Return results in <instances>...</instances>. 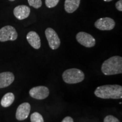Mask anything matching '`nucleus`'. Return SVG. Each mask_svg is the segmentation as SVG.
Segmentation results:
<instances>
[{
    "label": "nucleus",
    "instance_id": "412c9836",
    "mask_svg": "<svg viewBox=\"0 0 122 122\" xmlns=\"http://www.w3.org/2000/svg\"><path fill=\"white\" fill-rule=\"evenodd\" d=\"M103 1H105V2H110V1H112V0H103Z\"/></svg>",
    "mask_w": 122,
    "mask_h": 122
},
{
    "label": "nucleus",
    "instance_id": "aec40b11",
    "mask_svg": "<svg viewBox=\"0 0 122 122\" xmlns=\"http://www.w3.org/2000/svg\"><path fill=\"white\" fill-rule=\"evenodd\" d=\"M61 122H74L73 119L70 117H66L62 120Z\"/></svg>",
    "mask_w": 122,
    "mask_h": 122
},
{
    "label": "nucleus",
    "instance_id": "9d476101",
    "mask_svg": "<svg viewBox=\"0 0 122 122\" xmlns=\"http://www.w3.org/2000/svg\"><path fill=\"white\" fill-rule=\"evenodd\" d=\"M30 10L26 5H19L14 9V15L19 20H23L28 18L30 15Z\"/></svg>",
    "mask_w": 122,
    "mask_h": 122
},
{
    "label": "nucleus",
    "instance_id": "4468645a",
    "mask_svg": "<svg viewBox=\"0 0 122 122\" xmlns=\"http://www.w3.org/2000/svg\"><path fill=\"white\" fill-rule=\"evenodd\" d=\"M15 96L13 93L9 92L5 94L1 99V105L4 107H7L12 105L14 101Z\"/></svg>",
    "mask_w": 122,
    "mask_h": 122
},
{
    "label": "nucleus",
    "instance_id": "6e6552de",
    "mask_svg": "<svg viewBox=\"0 0 122 122\" xmlns=\"http://www.w3.org/2000/svg\"><path fill=\"white\" fill-rule=\"evenodd\" d=\"M94 25L100 30H110L115 27V22L112 18L108 17L101 18L96 21Z\"/></svg>",
    "mask_w": 122,
    "mask_h": 122
},
{
    "label": "nucleus",
    "instance_id": "ddd939ff",
    "mask_svg": "<svg viewBox=\"0 0 122 122\" xmlns=\"http://www.w3.org/2000/svg\"><path fill=\"white\" fill-rule=\"evenodd\" d=\"M80 0H65V10L68 13H72L79 7Z\"/></svg>",
    "mask_w": 122,
    "mask_h": 122
},
{
    "label": "nucleus",
    "instance_id": "39448f33",
    "mask_svg": "<svg viewBox=\"0 0 122 122\" xmlns=\"http://www.w3.org/2000/svg\"><path fill=\"white\" fill-rule=\"evenodd\" d=\"M45 36L48 40L49 45L52 50L57 49L61 44V40L56 32L51 28L46 29Z\"/></svg>",
    "mask_w": 122,
    "mask_h": 122
},
{
    "label": "nucleus",
    "instance_id": "f3484780",
    "mask_svg": "<svg viewBox=\"0 0 122 122\" xmlns=\"http://www.w3.org/2000/svg\"><path fill=\"white\" fill-rule=\"evenodd\" d=\"M59 0H45V5L49 8H52L57 5Z\"/></svg>",
    "mask_w": 122,
    "mask_h": 122
},
{
    "label": "nucleus",
    "instance_id": "7ed1b4c3",
    "mask_svg": "<svg viewBox=\"0 0 122 122\" xmlns=\"http://www.w3.org/2000/svg\"><path fill=\"white\" fill-rule=\"evenodd\" d=\"M84 74L83 71L77 68L66 70L62 74V78L64 81L70 84L80 83L84 80Z\"/></svg>",
    "mask_w": 122,
    "mask_h": 122
},
{
    "label": "nucleus",
    "instance_id": "f8f14e48",
    "mask_svg": "<svg viewBox=\"0 0 122 122\" xmlns=\"http://www.w3.org/2000/svg\"><path fill=\"white\" fill-rule=\"evenodd\" d=\"M27 40L28 43L35 49H39L41 47V40L36 32L30 31L27 35Z\"/></svg>",
    "mask_w": 122,
    "mask_h": 122
},
{
    "label": "nucleus",
    "instance_id": "1a4fd4ad",
    "mask_svg": "<svg viewBox=\"0 0 122 122\" xmlns=\"http://www.w3.org/2000/svg\"><path fill=\"white\" fill-rule=\"evenodd\" d=\"M30 111V105L28 102H24L18 106L15 117L18 120H24L28 118Z\"/></svg>",
    "mask_w": 122,
    "mask_h": 122
},
{
    "label": "nucleus",
    "instance_id": "dca6fc26",
    "mask_svg": "<svg viewBox=\"0 0 122 122\" xmlns=\"http://www.w3.org/2000/svg\"><path fill=\"white\" fill-rule=\"evenodd\" d=\"M28 2L30 6L35 9H39L42 6L41 0H28Z\"/></svg>",
    "mask_w": 122,
    "mask_h": 122
},
{
    "label": "nucleus",
    "instance_id": "20e7f679",
    "mask_svg": "<svg viewBox=\"0 0 122 122\" xmlns=\"http://www.w3.org/2000/svg\"><path fill=\"white\" fill-rule=\"evenodd\" d=\"M18 37V33L14 27L6 25L0 29V41H14Z\"/></svg>",
    "mask_w": 122,
    "mask_h": 122
},
{
    "label": "nucleus",
    "instance_id": "423d86ee",
    "mask_svg": "<svg viewBox=\"0 0 122 122\" xmlns=\"http://www.w3.org/2000/svg\"><path fill=\"white\" fill-rule=\"evenodd\" d=\"M76 40L81 45L86 48L93 47L96 44V40L89 33L84 32H80L76 35Z\"/></svg>",
    "mask_w": 122,
    "mask_h": 122
},
{
    "label": "nucleus",
    "instance_id": "f03ea898",
    "mask_svg": "<svg viewBox=\"0 0 122 122\" xmlns=\"http://www.w3.org/2000/svg\"><path fill=\"white\" fill-rule=\"evenodd\" d=\"M101 71L105 75H113L122 73V58L115 56L103 62Z\"/></svg>",
    "mask_w": 122,
    "mask_h": 122
},
{
    "label": "nucleus",
    "instance_id": "4be33fe9",
    "mask_svg": "<svg viewBox=\"0 0 122 122\" xmlns=\"http://www.w3.org/2000/svg\"><path fill=\"white\" fill-rule=\"evenodd\" d=\"M9 1H15V0H9Z\"/></svg>",
    "mask_w": 122,
    "mask_h": 122
},
{
    "label": "nucleus",
    "instance_id": "f257e3e1",
    "mask_svg": "<svg viewBox=\"0 0 122 122\" xmlns=\"http://www.w3.org/2000/svg\"><path fill=\"white\" fill-rule=\"evenodd\" d=\"M96 97L102 99H122V86L119 85H105L94 91Z\"/></svg>",
    "mask_w": 122,
    "mask_h": 122
},
{
    "label": "nucleus",
    "instance_id": "6ab92c4d",
    "mask_svg": "<svg viewBox=\"0 0 122 122\" xmlns=\"http://www.w3.org/2000/svg\"><path fill=\"white\" fill-rule=\"evenodd\" d=\"M115 7L118 10L122 11V0H119L115 4Z\"/></svg>",
    "mask_w": 122,
    "mask_h": 122
},
{
    "label": "nucleus",
    "instance_id": "2eb2a0df",
    "mask_svg": "<svg viewBox=\"0 0 122 122\" xmlns=\"http://www.w3.org/2000/svg\"><path fill=\"white\" fill-rule=\"evenodd\" d=\"M30 118L31 122H44L42 116L37 112H35L32 114Z\"/></svg>",
    "mask_w": 122,
    "mask_h": 122
},
{
    "label": "nucleus",
    "instance_id": "9b49d317",
    "mask_svg": "<svg viewBox=\"0 0 122 122\" xmlns=\"http://www.w3.org/2000/svg\"><path fill=\"white\" fill-rule=\"evenodd\" d=\"M15 76L11 72L0 73V88L7 87L14 81Z\"/></svg>",
    "mask_w": 122,
    "mask_h": 122
},
{
    "label": "nucleus",
    "instance_id": "a211bd4d",
    "mask_svg": "<svg viewBox=\"0 0 122 122\" xmlns=\"http://www.w3.org/2000/svg\"><path fill=\"white\" fill-rule=\"evenodd\" d=\"M103 122H120V121L114 116L110 115L105 117Z\"/></svg>",
    "mask_w": 122,
    "mask_h": 122
},
{
    "label": "nucleus",
    "instance_id": "0eeeda50",
    "mask_svg": "<svg viewBox=\"0 0 122 122\" xmlns=\"http://www.w3.org/2000/svg\"><path fill=\"white\" fill-rule=\"evenodd\" d=\"M30 96L36 100H44L48 97L49 90L45 86H38L31 88L29 92Z\"/></svg>",
    "mask_w": 122,
    "mask_h": 122
}]
</instances>
